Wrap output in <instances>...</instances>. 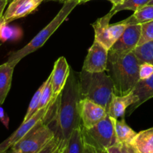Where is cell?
<instances>
[{"instance_id":"cell-1","label":"cell","mask_w":153,"mask_h":153,"mask_svg":"<svg viewBox=\"0 0 153 153\" xmlns=\"http://www.w3.org/2000/svg\"><path fill=\"white\" fill-rule=\"evenodd\" d=\"M81 100L79 76L71 69L64 89L55 101L51 102L44 117L46 123L61 140L63 147L73 131L82 125L79 109Z\"/></svg>"},{"instance_id":"cell-2","label":"cell","mask_w":153,"mask_h":153,"mask_svg":"<svg viewBox=\"0 0 153 153\" xmlns=\"http://www.w3.org/2000/svg\"><path fill=\"white\" fill-rule=\"evenodd\" d=\"M140 65L134 52L116 54L109 51L106 71L114 83L115 95L125 96L134 90L140 81Z\"/></svg>"},{"instance_id":"cell-3","label":"cell","mask_w":153,"mask_h":153,"mask_svg":"<svg viewBox=\"0 0 153 153\" xmlns=\"http://www.w3.org/2000/svg\"><path fill=\"white\" fill-rule=\"evenodd\" d=\"M82 99H88L108 110L114 94V83L105 72L89 73L82 70L78 73Z\"/></svg>"},{"instance_id":"cell-4","label":"cell","mask_w":153,"mask_h":153,"mask_svg":"<svg viewBox=\"0 0 153 153\" xmlns=\"http://www.w3.org/2000/svg\"><path fill=\"white\" fill-rule=\"evenodd\" d=\"M78 4H80L78 0H66L64 2L63 7L59 10L58 14L54 17V19L45 28H43L28 44L25 45L22 49L10 53L7 59V62L15 67L22 58L42 47Z\"/></svg>"},{"instance_id":"cell-5","label":"cell","mask_w":153,"mask_h":153,"mask_svg":"<svg viewBox=\"0 0 153 153\" xmlns=\"http://www.w3.org/2000/svg\"><path fill=\"white\" fill-rule=\"evenodd\" d=\"M81 128L85 146L97 153H106L109 147L117 143L114 126L109 115L91 128L81 126Z\"/></svg>"},{"instance_id":"cell-6","label":"cell","mask_w":153,"mask_h":153,"mask_svg":"<svg viewBox=\"0 0 153 153\" xmlns=\"http://www.w3.org/2000/svg\"><path fill=\"white\" fill-rule=\"evenodd\" d=\"M55 136V131L43 119L15 143L11 149L20 153H37Z\"/></svg>"},{"instance_id":"cell-7","label":"cell","mask_w":153,"mask_h":153,"mask_svg":"<svg viewBox=\"0 0 153 153\" xmlns=\"http://www.w3.org/2000/svg\"><path fill=\"white\" fill-rule=\"evenodd\" d=\"M109 50L100 42L94 40L84 61L82 70L89 73L105 72Z\"/></svg>"},{"instance_id":"cell-8","label":"cell","mask_w":153,"mask_h":153,"mask_svg":"<svg viewBox=\"0 0 153 153\" xmlns=\"http://www.w3.org/2000/svg\"><path fill=\"white\" fill-rule=\"evenodd\" d=\"M43 1L45 0H11L4 10L0 24L8 25L16 19L25 17L35 10Z\"/></svg>"},{"instance_id":"cell-9","label":"cell","mask_w":153,"mask_h":153,"mask_svg":"<svg viewBox=\"0 0 153 153\" xmlns=\"http://www.w3.org/2000/svg\"><path fill=\"white\" fill-rule=\"evenodd\" d=\"M141 34V24L127 25L123 34L115 42L109 51L116 54H128L137 46Z\"/></svg>"},{"instance_id":"cell-10","label":"cell","mask_w":153,"mask_h":153,"mask_svg":"<svg viewBox=\"0 0 153 153\" xmlns=\"http://www.w3.org/2000/svg\"><path fill=\"white\" fill-rule=\"evenodd\" d=\"M82 126L91 128L108 115L107 110L100 105L88 100L82 99L79 103Z\"/></svg>"},{"instance_id":"cell-11","label":"cell","mask_w":153,"mask_h":153,"mask_svg":"<svg viewBox=\"0 0 153 153\" xmlns=\"http://www.w3.org/2000/svg\"><path fill=\"white\" fill-rule=\"evenodd\" d=\"M70 65L67 63V59L64 57H60L55 62L52 75V91H53V97L52 101H55L58 96L64 89L66 85L67 79L70 73Z\"/></svg>"},{"instance_id":"cell-12","label":"cell","mask_w":153,"mask_h":153,"mask_svg":"<svg viewBox=\"0 0 153 153\" xmlns=\"http://www.w3.org/2000/svg\"><path fill=\"white\" fill-rule=\"evenodd\" d=\"M137 100L138 98L132 91L125 96H116L114 94L109 104L108 114L110 117L116 119L124 117L126 109L137 102Z\"/></svg>"},{"instance_id":"cell-13","label":"cell","mask_w":153,"mask_h":153,"mask_svg":"<svg viewBox=\"0 0 153 153\" xmlns=\"http://www.w3.org/2000/svg\"><path fill=\"white\" fill-rule=\"evenodd\" d=\"M114 15L110 11L101 18H99L95 22L92 24V26L94 29L95 35L94 40L100 42V43L105 46L108 50H110L114 42L111 37L110 31H109V22Z\"/></svg>"},{"instance_id":"cell-14","label":"cell","mask_w":153,"mask_h":153,"mask_svg":"<svg viewBox=\"0 0 153 153\" xmlns=\"http://www.w3.org/2000/svg\"><path fill=\"white\" fill-rule=\"evenodd\" d=\"M49 105L47 107H45L43 108L40 109L37 111V113L31 117L29 120H28L25 122H22L20 126L11 134L9 137H7L4 141L7 143V146L11 148L16 143H17L20 139H22L37 123L40 120L43 119L46 114L47 113L48 109H49Z\"/></svg>"},{"instance_id":"cell-15","label":"cell","mask_w":153,"mask_h":153,"mask_svg":"<svg viewBox=\"0 0 153 153\" xmlns=\"http://www.w3.org/2000/svg\"><path fill=\"white\" fill-rule=\"evenodd\" d=\"M134 95L138 98L137 102L130 106L127 115L130 116L134 112V110L137 108L139 106L141 105L143 103L147 100L153 98V75L150 78L146 79H140L135 88L132 91Z\"/></svg>"},{"instance_id":"cell-16","label":"cell","mask_w":153,"mask_h":153,"mask_svg":"<svg viewBox=\"0 0 153 153\" xmlns=\"http://www.w3.org/2000/svg\"><path fill=\"white\" fill-rule=\"evenodd\" d=\"M14 67L5 62L0 65V105L4 102L11 87Z\"/></svg>"},{"instance_id":"cell-17","label":"cell","mask_w":153,"mask_h":153,"mask_svg":"<svg viewBox=\"0 0 153 153\" xmlns=\"http://www.w3.org/2000/svg\"><path fill=\"white\" fill-rule=\"evenodd\" d=\"M114 126L117 140L118 143H131L137 133L126 124L125 118L122 117L121 120L111 117Z\"/></svg>"},{"instance_id":"cell-18","label":"cell","mask_w":153,"mask_h":153,"mask_svg":"<svg viewBox=\"0 0 153 153\" xmlns=\"http://www.w3.org/2000/svg\"><path fill=\"white\" fill-rule=\"evenodd\" d=\"M131 144L137 153H153V127L137 133Z\"/></svg>"},{"instance_id":"cell-19","label":"cell","mask_w":153,"mask_h":153,"mask_svg":"<svg viewBox=\"0 0 153 153\" xmlns=\"http://www.w3.org/2000/svg\"><path fill=\"white\" fill-rule=\"evenodd\" d=\"M63 153H85V144L81 126L76 128L62 149Z\"/></svg>"},{"instance_id":"cell-20","label":"cell","mask_w":153,"mask_h":153,"mask_svg":"<svg viewBox=\"0 0 153 153\" xmlns=\"http://www.w3.org/2000/svg\"><path fill=\"white\" fill-rule=\"evenodd\" d=\"M153 20V4H147L137 11L134 12L131 16L126 18L121 22L126 25L142 24Z\"/></svg>"},{"instance_id":"cell-21","label":"cell","mask_w":153,"mask_h":153,"mask_svg":"<svg viewBox=\"0 0 153 153\" xmlns=\"http://www.w3.org/2000/svg\"><path fill=\"white\" fill-rule=\"evenodd\" d=\"M140 63L153 64V40L137 46L133 51Z\"/></svg>"},{"instance_id":"cell-22","label":"cell","mask_w":153,"mask_h":153,"mask_svg":"<svg viewBox=\"0 0 153 153\" xmlns=\"http://www.w3.org/2000/svg\"><path fill=\"white\" fill-rule=\"evenodd\" d=\"M150 1L151 0H125L121 4L113 6L110 12L113 15L116 14L117 12L125 10H133L135 12L144 6L147 5Z\"/></svg>"},{"instance_id":"cell-23","label":"cell","mask_w":153,"mask_h":153,"mask_svg":"<svg viewBox=\"0 0 153 153\" xmlns=\"http://www.w3.org/2000/svg\"><path fill=\"white\" fill-rule=\"evenodd\" d=\"M45 85V82H43V85L40 87V88L37 89V91H36L35 94L33 96L32 99H31V102H30V104L28 105V110H27L26 114H25V117H24V119L22 122H25L28 120H29L31 117L34 116L37 111H38V107L39 105H40V98H41L42 92H43V88H44Z\"/></svg>"},{"instance_id":"cell-24","label":"cell","mask_w":153,"mask_h":153,"mask_svg":"<svg viewBox=\"0 0 153 153\" xmlns=\"http://www.w3.org/2000/svg\"><path fill=\"white\" fill-rule=\"evenodd\" d=\"M52 75H49V77L45 81V85L43 88V92H42L41 98H40V105H39L38 110L43 108L45 107H47L49 105L52 100L53 97V91H52Z\"/></svg>"},{"instance_id":"cell-25","label":"cell","mask_w":153,"mask_h":153,"mask_svg":"<svg viewBox=\"0 0 153 153\" xmlns=\"http://www.w3.org/2000/svg\"><path fill=\"white\" fill-rule=\"evenodd\" d=\"M153 40V20L141 24V34L137 46Z\"/></svg>"},{"instance_id":"cell-26","label":"cell","mask_w":153,"mask_h":153,"mask_svg":"<svg viewBox=\"0 0 153 153\" xmlns=\"http://www.w3.org/2000/svg\"><path fill=\"white\" fill-rule=\"evenodd\" d=\"M22 32L17 28L10 27L7 25L0 24V40H7L9 39H16Z\"/></svg>"},{"instance_id":"cell-27","label":"cell","mask_w":153,"mask_h":153,"mask_svg":"<svg viewBox=\"0 0 153 153\" xmlns=\"http://www.w3.org/2000/svg\"><path fill=\"white\" fill-rule=\"evenodd\" d=\"M127 25H128L123 23L121 22L109 25V31H110L111 37L112 40L114 42V43L120 37V36L123 34Z\"/></svg>"},{"instance_id":"cell-28","label":"cell","mask_w":153,"mask_h":153,"mask_svg":"<svg viewBox=\"0 0 153 153\" xmlns=\"http://www.w3.org/2000/svg\"><path fill=\"white\" fill-rule=\"evenodd\" d=\"M61 146H62V143L59 137L55 136L52 140H50L40 152L37 153H56L57 151Z\"/></svg>"},{"instance_id":"cell-29","label":"cell","mask_w":153,"mask_h":153,"mask_svg":"<svg viewBox=\"0 0 153 153\" xmlns=\"http://www.w3.org/2000/svg\"><path fill=\"white\" fill-rule=\"evenodd\" d=\"M140 79H146L150 78L153 75V64L149 63H141L139 70Z\"/></svg>"},{"instance_id":"cell-30","label":"cell","mask_w":153,"mask_h":153,"mask_svg":"<svg viewBox=\"0 0 153 153\" xmlns=\"http://www.w3.org/2000/svg\"><path fill=\"white\" fill-rule=\"evenodd\" d=\"M0 120L2 123L3 125L6 127L8 128V124H9V118L7 116L5 113H4V109L1 108V105H0Z\"/></svg>"},{"instance_id":"cell-31","label":"cell","mask_w":153,"mask_h":153,"mask_svg":"<svg viewBox=\"0 0 153 153\" xmlns=\"http://www.w3.org/2000/svg\"><path fill=\"white\" fill-rule=\"evenodd\" d=\"M106 153H125V152H124L120 143H117V144L109 147L108 149H107V152Z\"/></svg>"},{"instance_id":"cell-32","label":"cell","mask_w":153,"mask_h":153,"mask_svg":"<svg viewBox=\"0 0 153 153\" xmlns=\"http://www.w3.org/2000/svg\"><path fill=\"white\" fill-rule=\"evenodd\" d=\"M125 153H137L135 148L131 143H120Z\"/></svg>"},{"instance_id":"cell-33","label":"cell","mask_w":153,"mask_h":153,"mask_svg":"<svg viewBox=\"0 0 153 153\" xmlns=\"http://www.w3.org/2000/svg\"><path fill=\"white\" fill-rule=\"evenodd\" d=\"M9 3V0H0V22L2 19L3 14L5 10V7Z\"/></svg>"},{"instance_id":"cell-34","label":"cell","mask_w":153,"mask_h":153,"mask_svg":"<svg viewBox=\"0 0 153 153\" xmlns=\"http://www.w3.org/2000/svg\"><path fill=\"white\" fill-rule=\"evenodd\" d=\"M10 147L7 146V144L4 140L2 143H0V153H6V152H7V150Z\"/></svg>"},{"instance_id":"cell-35","label":"cell","mask_w":153,"mask_h":153,"mask_svg":"<svg viewBox=\"0 0 153 153\" xmlns=\"http://www.w3.org/2000/svg\"><path fill=\"white\" fill-rule=\"evenodd\" d=\"M78 1H79V4H82V3H85L87 2V1H91V0H78ZM109 1H111V2L113 4V6H115L117 5V0H108Z\"/></svg>"},{"instance_id":"cell-36","label":"cell","mask_w":153,"mask_h":153,"mask_svg":"<svg viewBox=\"0 0 153 153\" xmlns=\"http://www.w3.org/2000/svg\"><path fill=\"white\" fill-rule=\"evenodd\" d=\"M85 153H97L95 150L92 149V148L89 147L88 146H85Z\"/></svg>"},{"instance_id":"cell-37","label":"cell","mask_w":153,"mask_h":153,"mask_svg":"<svg viewBox=\"0 0 153 153\" xmlns=\"http://www.w3.org/2000/svg\"><path fill=\"white\" fill-rule=\"evenodd\" d=\"M45 1H60V2H64L66 0H45Z\"/></svg>"},{"instance_id":"cell-38","label":"cell","mask_w":153,"mask_h":153,"mask_svg":"<svg viewBox=\"0 0 153 153\" xmlns=\"http://www.w3.org/2000/svg\"><path fill=\"white\" fill-rule=\"evenodd\" d=\"M124 1H125V0H117V5L119 4H121V3L123 2Z\"/></svg>"},{"instance_id":"cell-39","label":"cell","mask_w":153,"mask_h":153,"mask_svg":"<svg viewBox=\"0 0 153 153\" xmlns=\"http://www.w3.org/2000/svg\"><path fill=\"white\" fill-rule=\"evenodd\" d=\"M61 149H62V146H61V148H60V149H58V151H57V152H56V153H61Z\"/></svg>"},{"instance_id":"cell-40","label":"cell","mask_w":153,"mask_h":153,"mask_svg":"<svg viewBox=\"0 0 153 153\" xmlns=\"http://www.w3.org/2000/svg\"><path fill=\"white\" fill-rule=\"evenodd\" d=\"M10 153H20V152H18V151H16V150H13V149H12V152Z\"/></svg>"},{"instance_id":"cell-41","label":"cell","mask_w":153,"mask_h":153,"mask_svg":"<svg viewBox=\"0 0 153 153\" xmlns=\"http://www.w3.org/2000/svg\"><path fill=\"white\" fill-rule=\"evenodd\" d=\"M148 4H153V0H151V1H149V3Z\"/></svg>"},{"instance_id":"cell-42","label":"cell","mask_w":153,"mask_h":153,"mask_svg":"<svg viewBox=\"0 0 153 153\" xmlns=\"http://www.w3.org/2000/svg\"><path fill=\"white\" fill-rule=\"evenodd\" d=\"M62 149H63V147H62ZM61 153H63V152H62V149H61Z\"/></svg>"},{"instance_id":"cell-43","label":"cell","mask_w":153,"mask_h":153,"mask_svg":"<svg viewBox=\"0 0 153 153\" xmlns=\"http://www.w3.org/2000/svg\"><path fill=\"white\" fill-rule=\"evenodd\" d=\"M10 1H11V0H9V2H10Z\"/></svg>"}]
</instances>
